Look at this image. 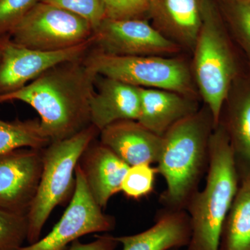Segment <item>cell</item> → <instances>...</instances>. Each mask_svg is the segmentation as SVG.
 I'll return each mask as SVG.
<instances>
[{"label": "cell", "instance_id": "obj_8", "mask_svg": "<svg viewBox=\"0 0 250 250\" xmlns=\"http://www.w3.org/2000/svg\"><path fill=\"white\" fill-rule=\"evenodd\" d=\"M76 187L58 223L42 239L18 250H67L69 245L90 233H109L116 228L114 217L104 213L94 200L82 170H75Z\"/></svg>", "mask_w": 250, "mask_h": 250}, {"label": "cell", "instance_id": "obj_16", "mask_svg": "<svg viewBox=\"0 0 250 250\" xmlns=\"http://www.w3.org/2000/svg\"><path fill=\"white\" fill-rule=\"evenodd\" d=\"M99 77L101 78H97V90L90 100L91 125L100 132L117 122L137 121L140 111L139 88L109 77Z\"/></svg>", "mask_w": 250, "mask_h": 250}, {"label": "cell", "instance_id": "obj_9", "mask_svg": "<svg viewBox=\"0 0 250 250\" xmlns=\"http://www.w3.org/2000/svg\"><path fill=\"white\" fill-rule=\"evenodd\" d=\"M95 36L70 48L43 52L23 47L9 36L0 39V95L21 89L51 67L85 57Z\"/></svg>", "mask_w": 250, "mask_h": 250}, {"label": "cell", "instance_id": "obj_22", "mask_svg": "<svg viewBox=\"0 0 250 250\" xmlns=\"http://www.w3.org/2000/svg\"><path fill=\"white\" fill-rule=\"evenodd\" d=\"M27 235V215L0 208V250H19Z\"/></svg>", "mask_w": 250, "mask_h": 250}, {"label": "cell", "instance_id": "obj_5", "mask_svg": "<svg viewBox=\"0 0 250 250\" xmlns=\"http://www.w3.org/2000/svg\"><path fill=\"white\" fill-rule=\"evenodd\" d=\"M98 135L100 131L91 125L75 136L51 143L42 149L40 184L27 214L29 244L40 239L42 229L54 208L71 200L80 156Z\"/></svg>", "mask_w": 250, "mask_h": 250}, {"label": "cell", "instance_id": "obj_20", "mask_svg": "<svg viewBox=\"0 0 250 250\" xmlns=\"http://www.w3.org/2000/svg\"><path fill=\"white\" fill-rule=\"evenodd\" d=\"M50 143L37 119L12 121L0 119V154L18 148L42 149Z\"/></svg>", "mask_w": 250, "mask_h": 250}, {"label": "cell", "instance_id": "obj_27", "mask_svg": "<svg viewBox=\"0 0 250 250\" xmlns=\"http://www.w3.org/2000/svg\"><path fill=\"white\" fill-rule=\"evenodd\" d=\"M120 246L116 236L108 233L97 235L95 240L88 243H83L77 240L70 245L67 250H117Z\"/></svg>", "mask_w": 250, "mask_h": 250}, {"label": "cell", "instance_id": "obj_18", "mask_svg": "<svg viewBox=\"0 0 250 250\" xmlns=\"http://www.w3.org/2000/svg\"><path fill=\"white\" fill-rule=\"evenodd\" d=\"M190 236L191 225L187 210L164 208L146 231L116 238L121 250H169L187 248Z\"/></svg>", "mask_w": 250, "mask_h": 250}, {"label": "cell", "instance_id": "obj_12", "mask_svg": "<svg viewBox=\"0 0 250 250\" xmlns=\"http://www.w3.org/2000/svg\"><path fill=\"white\" fill-rule=\"evenodd\" d=\"M232 149L240 181L250 177V73L243 72L233 82L220 121Z\"/></svg>", "mask_w": 250, "mask_h": 250}, {"label": "cell", "instance_id": "obj_11", "mask_svg": "<svg viewBox=\"0 0 250 250\" xmlns=\"http://www.w3.org/2000/svg\"><path fill=\"white\" fill-rule=\"evenodd\" d=\"M42 149L18 148L0 154V208L27 215L40 184Z\"/></svg>", "mask_w": 250, "mask_h": 250}, {"label": "cell", "instance_id": "obj_1", "mask_svg": "<svg viewBox=\"0 0 250 250\" xmlns=\"http://www.w3.org/2000/svg\"><path fill=\"white\" fill-rule=\"evenodd\" d=\"M84 58L51 67L21 89L0 95V104L29 105L40 116L41 128L51 143L75 136L91 125L90 100L98 77Z\"/></svg>", "mask_w": 250, "mask_h": 250}, {"label": "cell", "instance_id": "obj_15", "mask_svg": "<svg viewBox=\"0 0 250 250\" xmlns=\"http://www.w3.org/2000/svg\"><path fill=\"white\" fill-rule=\"evenodd\" d=\"M205 0H151L157 30L182 49L193 50L203 21Z\"/></svg>", "mask_w": 250, "mask_h": 250}, {"label": "cell", "instance_id": "obj_14", "mask_svg": "<svg viewBox=\"0 0 250 250\" xmlns=\"http://www.w3.org/2000/svg\"><path fill=\"white\" fill-rule=\"evenodd\" d=\"M100 141L128 166L157 164L164 139L136 121L113 123L100 132Z\"/></svg>", "mask_w": 250, "mask_h": 250}, {"label": "cell", "instance_id": "obj_28", "mask_svg": "<svg viewBox=\"0 0 250 250\" xmlns=\"http://www.w3.org/2000/svg\"><path fill=\"white\" fill-rule=\"evenodd\" d=\"M169 250H189L187 248H176V249H171Z\"/></svg>", "mask_w": 250, "mask_h": 250}, {"label": "cell", "instance_id": "obj_13", "mask_svg": "<svg viewBox=\"0 0 250 250\" xmlns=\"http://www.w3.org/2000/svg\"><path fill=\"white\" fill-rule=\"evenodd\" d=\"M85 184L94 200L104 209L110 199L121 191V186L129 166L111 149L94 140L78 161Z\"/></svg>", "mask_w": 250, "mask_h": 250}, {"label": "cell", "instance_id": "obj_3", "mask_svg": "<svg viewBox=\"0 0 250 250\" xmlns=\"http://www.w3.org/2000/svg\"><path fill=\"white\" fill-rule=\"evenodd\" d=\"M205 187L188 204L191 236L189 250H219L220 236L240 186L232 149L221 123L210 140V158Z\"/></svg>", "mask_w": 250, "mask_h": 250}, {"label": "cell", "instance_id": "obj_10", "mask_svg": "<svg viewBox=\"0 0 250 250\" xmlns=\"http://www.w3.org/2000/svg\"><path fill=\"white\" fill-rule=\"evenodd\" d=\"M94 36L97 49L111 55L170 57L182 49L139 18L104 19L94 31Z\"/></svg>", "mask_w": 250, "mask_h": 250}, {"label": "cell", "instance_id": "obj_29", "mask_svg": "<svg viewBox=\"0 0 250 250\" xmlns=\"http://www.w3.org/2000/svg\"><path fill=\"white\" fill-rule=\"evenodd\" d=\"M248 1H250V0H248Z\"/></svg>", "mask_w": 250, "mask_h": 250}, {"label": "cell", "instance_id": "obj_7", "mask_svg": "<svg viewBox=\"0 0 250 250\" xmlns=\"http://www.w3.org/2000/svg\"><path fill=\"white\" fill-rule=\"evenodd\" d=\"M93 35V27L83 18L39 1L18 22L9 36L23 47L55 52L80 45Z\"/></svg>", "mask_w": 250, "mask_h": 250}, {"label": "cell", "instance_id": "obj_25", "mask_svg": "<svg viewBox=\"0 0 250 250\" xmlns=\"http://www.w3.org/2000/svg\"><path fill=\"white\" fill-rule=\"evenodd\" d=\"M39 0H0V39L11 31Z\"/></svg>", "mask_w": 250, "mask_h": 250}, {"label": "cell", "instance_id": "obj_6", "mask_svg": "<svg viewBox=\"0 0 250 250\" xmlns=\"http://www.w3.org/2000/svg\"><path fill=\"white\" fill-rule=\"evenodd\" d=\"M86 65L98 76L109 77L138 88L176 92L195 99L197 88L191 70L182 59L163 56H116L93 51Z\"/></svg>", "mask_w": 250, "mask_h": 250}, {"label": "cell", "instance_id": "obj_2", "mask_svg": "<svg viewBox=\"0 0 250 250\" xmlns=\"http://www.w3.org/2000/svg\"><path fill=\"white\" fill-rule=\"evenodd\" d=\"M214 128L213 117L205 106L176 123L163 136L164 145L156 168L166 184L159 198L164 208L186 210L200 190V182L208 170Z\"/></svg>", "mask_w": 250, "mask_h": 250}, {"label": "cell", "instance_id": "obj_19", "mask_svg": "<svg viewBox=\"0 0 250 250\" xmlns=\"http://www.w3.org/2000/svg\"><path fill=\"white\" fill-rule=\"evenodd\" d=\"M219 250H250V177L240 181L224 222Z\"/></svg>", "mask_w": 250, "mask_h": 250}, {"label": "cell", "instance_id": "obj_23", "mask_svg": "<svg viewBox=\"0 0 250 250\" xmlns=\"http://www.w3.org/2000/svg\"><path fill=\"white\" fill-rule=\"evenodd\" d=\"M229 19L232 39L244 54L250 73V1L234 0L230 6Z\"/></svg>", "mask_w": 250, "mask_h": 250}, {"label": "cell", "instance_id": "obj_24", "mask_svg": "<svg viewBox=\"0 0 250 250\" xmlns=\"http://www.w3.org/2000/svg\"><path fill=\"white\" fill-rule=\"evenodd\" d=\"M54 5L83 18L91 24L94 31L104 20L103 0H39Z\"/></svg>", "mask_w": 250, "mask_h": 250}, {"label": "cell", "instance_id": "obj_21", "mask_svg": "<svg viewBox=\"0 0 250 250\" xmlns=\"http://www.w3.org/2000/svg\"><path fill=\"white\" fill-rule=\"evenodd\" d=\"M157 174V168L151 164L129 166L122 183L121 191L133 200L147 196L154 190Z\"/></svg>", "mask_w": 250, "mask_h": 250}, {"label": "cell", "instance_id": "obj_17", "mask_svg": "<svg viewBox=\"0 0 250 250\" xmlns=\"http://www.w3.org/2000/svg\"><path fill=\"white\" fill-rule=\"evenodd\" d=\"M138 122L158 136H163L173 125L196 113V100L170 90L139 88Z\"/></svg>", "mask_w": 250, "mask_h": 250}, {"label": "cell", "instance_id": "obj_4", "mask_svg": "<svg viewBox=\"0 0 250 250\" xmlns=\"http://www.w3.org/2000/svg\"><path fill=\"white\" fill-rule=\"evenodd\" d=\"M192 51V76L215 127L231 85L243 72L231 38L206 1L201 29Z\"/></svg>", "mask_w": 250, "mask_h": 250}, {"label": "cell", "instance_id": "obj_26", "mask_svg": "<svg viewBox=\"0 0 250 250\" xmlns=\"http://www.w3.org/2000/svg\"><path fill=\"white\" fill-rule=\"evenodd\" d=\"M104 19H141L149 12L151 0H103Z\"/></svg>", "mask_w": 250, "mask_h": 250}]
</instances>
